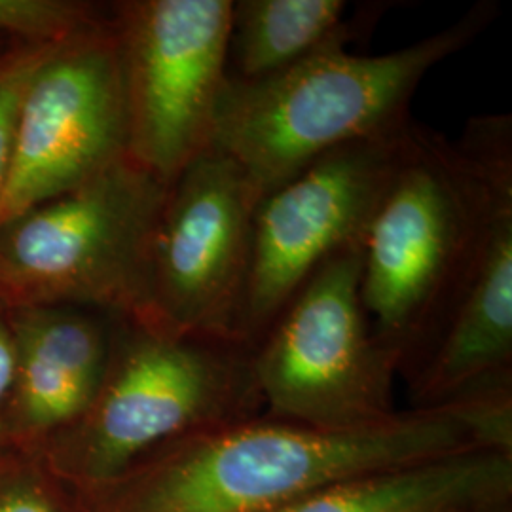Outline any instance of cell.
I'll use <instances>...</instances> for the list:
<instances>
[{
	"label": "cell",
	"instance_id": "6da1fadb",
	"mask_svg": "<svg viewBox=\"0 0 512 512\" xmlns=\"http://www.w3.org/2000/svg\"><path fill=\"white\" fill-rule=\"evenodd\" d=\"M484 448L512 450V391L355 429L262 412L167 444L80 497L88 512H275L349 476Z\"/></svg>",
	"mask_w": 512,
	"mask_h": 512
},
{
	"label": "cell",
	"instance_id": "7a4b0ae2",
	"mask_svg": "<svg viewBox=\"0 0 512 512\" xmlns=\"http://www.w3.org/2000/svg\"><path fill=\"white\" fill-rule=\"evenodd\" d=\"M501 8L480 0L429 37L380 55L329 50L264 80L228 78L211 147L234 158L260 196L334 148L401 135L416 120L421 80L492 27Z\"/></svg>",
	"mask_w": 512,
	"mask_h": 512
},
{
	"label": "cell",
	"instance_id": "3957f363",
	"mask_svg": "<svg viewBox=\"0 0 512 512\" xmlns=\"http://www.w3.org/2000/svg\"><path fill=\"white\" fill-rule=\"evenodd\" d=\"M262 412L255 349L114 315L92 404L40 452L78 494H92L167 444Z\"/></svg>",
	"mask_w": 512,
	"mask_h": 512
},
{
	"label": "cell",
	"instance_id": "277c9868",
	"mask_svg": "<svg viewBox=\"0 0 512 512\" xmlns=\"http://www.w3.org/2000/svg\"><path fill=\"white\" fill-rule=\"evenodd\" d=\"M495 114L458 141L412 124L361 241V302L403 374L437 327L475 239Z\"/></svg>",
	"mask_w": 512,
	"mask_h": 512
},
{
	"label": "cell",
	"instance_id": "5b68a950",
	"mask_svg": "<svg viewBox=\"0 0 512 512\" xmlns=\"http://www.w3.org/2000/svg\"><path fill=\"white\" fill-rule=\"evenodd\" d=\"M167 186L129 158L0 224V302L141 319Z\"/></svg>",
	"mask_w": 512,
	"mask_h": 512
},
{
	"label": "cell",
	"instance_id": "8992f818",
	"mask_svg": "<svg viewBox=\"0 0 512 512\" xmlns=\"http://www.w3.org/2000/svg\"><path fill=\"white\" fill-rule=\"evenodd\" d=\"M361 241L325 260L258 342L264 414L355 429L399 412L393 403L397 365L376 340L361 302Z\"/></svg>",
	"mask_w": 512,
	"mask_h": 512
},
{
	"label": "cell",
	"instance_id": "52a82bcc",
	"mask_svg": "<svg viewBox=\"0 0 512 512\" xmlns=\"http://www.w3.org/2000/svg\"><path fill=\"white\" fill-rule=\"evenodd\" d=\"M126 107L128 158L169 186L211 147L228 84L232 0L110 4Z\"/></svg>",
	"mask_w": 512,
	"mask_h": 512
},
{
	"label": "cell",
	"instance_id": "ba28073f",
	"mask_svg": "<svg viewBox=\"0 0 512 512\" xmlns=\"http://www.w3.org/2000/svg\"><path fill=\"white\" fill-rule=\"evenodd\" d=\"M258 200L249 175L219 148L186 165L165 190L148 253L145 313L137 321L239 342Z\"/></svg>",
	"mask_w": 512,
	"mask_h": 512
},
{
	"label": "cell",
	"instance_id": "9c48e42d",
	"mask_svg": "<svg viewBox=\"0 0 512 512\" xmlns=\"http://www.w3.org/2000/svg\"><path fill=\"white\" fill-rule=\"evenodd\" d=\"M408 129L334 148L260 196L236 325L239 342L255 349L306 279L363 239Z\"/></svg>",
	"mask_w": 512,
	"mask_h": 512
},
{
	"label": "cell",
	"instance_id": "30bf717a",
	"mask_svg": "<svg viewBox=\"0 0 512 512\" xmlns=\"http://www.w3.org/2000/svg\"><path fill=\"white\" fill-rule=\"evenodd\" d=\"M128 139L124 76L109 12L92 31L54 48L29 80L0 224L124 162Z\"/></svg>",
	"mask_w": 512,
	"mask_h": 512
},
{
	"label": "cell",
	"instance_id": "8fae6325",
	"mask_svg": "<svg viewBox=\"0 0 512 512\" xmlns=\"http://www.w3.org/2000/svg\"><path fill=\"white\" fill-rule=\"evenodd\" d=\"M410 408L512 391V118L497 114L475 239L439 323L403 374Z\"/></svg>",
	"mask_w": 512,
	"mask_h": 512
},
{
	"label": "cell",
	"instance_id": "7c38bea8",
	"mask_svg": "<svg viewBox=\"0 0 512 512\" xmlns=\"http://www.w3.org/2000/svg\"><path fill=\"white\" fill-rule=\"evenodd\" d=\"M16 374L6 406L10 448L35 452L71 427L103 382L114 315L76 306L8 308Z\"/></svg>",
	"mask_w": 512,
	"mask_h": 512
},
{
	"label": "cell",
	"instance_id": "4fadbf2b",
	"mask_svg": "<svg viewBox=\"0 0 512 512\" xmlns=\"http://www.w3.org/2000/svg\"><path fill=\"white\" fill-rule=\"evenodd\" d=\"M275 512H512V450H471L349 476Z\"/></svg>",
	"mask_w": 512,
	"mask_h": 512
},
{
	"label": "cell",
	"instance_id": "5bb4252c",
	"mask_svg": "<svg viewBox=\"0 0 512 512\" xmlns=\"http://www.w3.org/2000/svg\"><path fill=\"white\" fill-rule=\"evenodd\" d=\"M384 4L351 8L348 0H232L230 78L264 80L368 37Z\"/></svg>",
	"mask_w": 512,
	"mask_h": 512
},
{
	"label": "cell",
	"instance_id": "9a60e30c",
	"mask_svg": "<svg viewBox=\"0 0 512 512\" xmlns=\"http://www.w3.org/2000/svg\"><path fill=\"white\" fill-rule=\"evenodd\" d=\"M110 4L86 0H0V37L31 46H59L109 18Z\"/></svg>",
	"mask_w": 512,
	"mask_h": 512
},
{
	"label": "cell",
	"instance_id": "2e32d148",
	"mask_svg": "<svg viewBox=\"0 0 512 512\" xmlns=\"http://www.w3.org/2000/svg\"><path fill=\"white\" fill-rule=\"evenodd\" d=\"M33 452L0 454V512H88L82 497Z\"/></svg>",
	"mask_w": 512,
	"mask_h": 512
},
{
	"label": "cell",
	"instance_id": "e0dca14e",
	"mask_svg": "<svg viewBox=\"0 0 512 512\" xmlns=\"http://www.w3.org/2000/svg\"><path fill=\"white\" fill-rule=\"evenodd\" d=\"M57 46L8 42L0 46V203L10 179L19 105L33 74Z\"/></svg>",
	"mask_w": 512,
	"mask_h": 512
},
{
	"label": "cell",
	"instance_id": "ac0fdd59",
	"mask_svg": "<svg viewBox=\"0 0 512 512\" xmlns=\"http://www.w3.org/2000/svg\"><path fill=\"white\" fill-rule=\"evenodd\" d=\"M14 374H16V344H14V334L10 327L8 308L0 302V454L10 450L6 442V431H4V416H6V406L12 393Z\"/></svg>",
	"mask_w": 512,
	"mask_h": 512
}]
</instances>
